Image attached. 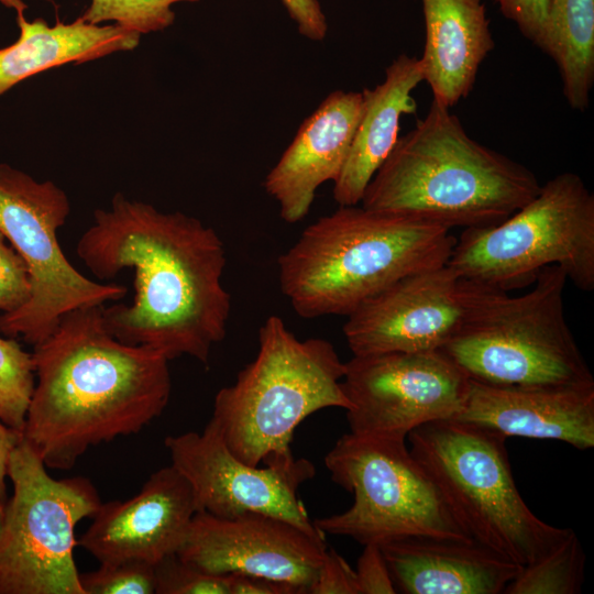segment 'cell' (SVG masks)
Returning <instances> with one entry per match:
<instances>
[{
  "instance_id": "6da1fadb",
  "label": "cell",
  "mask_w": 594,
  "mask_h": 594,
  "mask_svg": "<svg viewBox=\"0 0 594 594\" xmlns=\"http://www.w3.org/2000/svg\"><path fill=\"white\" fill-rule=\"evenodd\" d=\"M76 252L98 279L134 272L133 301L102 308L116 339L154 349L169 361L188 355L209 364L231 311L222 284L224 244L211 227L117 193L110 209L95 210Z\"/></svg>"
},
{
  "instance_id": "7a4b0ae2",
  "label": "cell",
  "mask_w": 594,
  "mask_h": 594,
  "mask_svg": "<svg viewBox=\"0 0 594 594\" xmlns=\"http://www.w3.org/2000/svg\"><path fill=\"white\" fill-rule=\"evenodd\" d=\"M102 308L65 314L33 346L37 382L22 437L47 469L70 470L89 448L140 432L168 404L169 360L116 339Z\"/></svg>"
},
{
  "instance_id": "3957f363",
  "label": "cell",
  "mask_w": 594,
  "mask_h": 594,
  "mask_svg": "<svg viewBox=\"0 0 594 594\" xmlns=\"http://www.w3.org/2000/svg\"><path fill=\"white\" fill-rule=\"evenodd\" d=\"M540 187L530 169L472 139L450 108L431 100L426 117L398 138L361 202L450 230L481 228L508 218Z\"/></svg>"
},
{
  "instance_id": "277c9868",
  "label": "cell",
  "mask_w": 594,
  "mask_h": 594,
  "mask_svg": "<svg viewBox=\"0 0 594 594\" xmlns=\"http://www.w3.org/2000/svg\"><path fill=\"white\" fill-rule=\"evenodd\" d=\"M455 240L436 223L340 206L278 257L280 290L302 318L348 316L400 278L447 264Z\"/></svg>"
},
{
  "instance_id": "5b68a950",
  "label": "cell",
  "mask_w": 594,
  "mask_h": 594,
  "mask_svg": "<svg viewBox=\"0 0 594 594\" xmlns=\"http://www.w3.org/2000/svg\"><path fill=\"white\" fill-rule=\"evenodd\" d=\"M344 373L345 362L331 342L300 340L272 315L258 330L255 359L216 394L211 420L244 463L289 461L294 431L304 419L323 408H351Z\"/></svg>"
},
{
  "instance_id": "8992f818",
  "label": "cell",
  "mask_w": 594,
  "mask_h": 594,
  "mask_svg": "<svg viewBox=\"0 0 594 594\" xmlns=\"http://www.w3.org/2000/svg\"><path fill=\"white\" fill-rule=\"evenodd\" d=\"M410 453L451 516L475 542L518 565L547 553L570 530L539 519L516 487L504 437L457 419L408 433Z\"/></svg>"
},
{
  "instance_id": "52a82bcc",
  "label": "cell",
  "mask_w": 594,
  "mask_h": 594,
  "mask_svg": "<svg viewBox=\"0 0 594 594\" xmlns=\"http://www.w3.org/2000/svg\"><path fill=\"white\" fill-rule=\"evenodd\" d=\"M558 265L542 268L524 295L490 286L441 351L471 380L499 386L594 385L568 324Z\"/></svg>"
},
{
  "instance_id": "ba28073f",
  "label": "cell",
  "mask_w": 594,
  "mask_h": 594,
  "mask_svg": "<svg viewBox=\"0 0 594 594\" xmlns=\"http://www.w3.org/2000/svg\"><path fill=\"white\" fill-rule=\"evenodd\" d=\"M447 264L465 278L508 292L560 266L579 289H594V195L571 172L541 185L497 224L464 229Z\"/></svg>"
},
{
  "instance_id": "9c48e42d",
  "label": "cell",
  "mask_w": 594,
  "mask_h": 594,
  "mask_svg": "<svg viewBox=\"0 0 594 594\" xmlns=\"http://www.w3.org/2000/svg\"><path fill=\"white\" fill-rule=\"evenodd\" d=\"M324 464L331 480L354 496L345 512L314 520L324 535L363 546L411 536L472 540L405 439L349 432L326 454Z\"/></svg>"
},
{
  "instance_id": "30bf717a",
  "label": "cell",
  "mask_w": 594,
  "mask_h": 594,
  "mask_svg": "<svg viewBox=\"0 0 594 594\" xmlns=\"http://www.w3.org/2000/svg\"><path fill=\"white\" fill-rule=\"evenodd\" d=\"M13 485L0 530V594H84L75 528L101 501L86 477L56 480L23 439L8 469Z\"/></svg>"
},
{
  "instance_id": "8fae6325",
  "label": "cell",
  "mask_w": 594,
  "mask_h": 594,
  "mask_svg": "<svg viewBox=\"0 0 594 594\" xmlns=\"http://www.w3.org/2000/svg\"><path fill=\"white\" fill-rule=\"evenodd\" d=\"M70 212L66 193L51 180L0 164V230L25 261L31 298L16 311L0 315V332L35 346L78 308L101 306L123 298L124 285L92 280L65 256L57 231Z\"/></svg>"
},
{
  "instance_id": "7c38bea8",
  "label": "cell",
  "mask_w": 594,
  "mask_h": 594,
  "mask_svg": "<svg viewBox=\"0 0 594 594\" xmlns=\"http://www.w3.org/2000/svg\"><path fill=\"white\" fill-rule=\"evenodd\" d=\"M342 387L350 432L406 439L427 422L454 419L470 378L441 350L353 355Z\"/></svg>"
},
{
  "instance_id": "4fadbf2b",
  "label": "cell",
  "mask_w": 594,
  "mask_h": 594,
  "mask_svg": "<svg viewBox=\"0 0 594 594\" xmlns=\"http://www.w3.org/2000/svg\"><path fill=\"white\" fill-rule=\"evenodd\" d=\"M172 465L190 483L198 512L219 517L258 513L287 520L320 538L298 496L299 486L315 476L306 459L252 466L238 459L210 419L201 432L188 431L164 440Z\"/></svg>"
},
{
  "instance_id": "5bb4252c",
  "label": "cell",
  "mask_w": 594,
  "mask_h": 594,
  "mask_svg": "<svg viewBox=\"0 0 594 594\" xmlns=\"http://www.w3.org/2000/svg\"><path fill=\"white\" fill-rule=\"evenodd\" d=\"M490 286L448 264L407 275L346 316V343L353 355L441 350Z\"/></svg>"
},
{
  "instance_id": "9a60e30c",
  "label": "cell",
  "mask_w": 594,
  "mask_h": 594,
  "mask_svg": "<svg viewBox=\"0 0 594 594\" xmlns=\"http://www.w3.org/2000/svg\"><path fill=\"white\" fill-rule=\"evenodd\" d=\"M326 550L324 538L274 516L197 512L176 554L208 573L262 576L307 594Z\"/></svg>"
},
{
  "instance_id": "2e32d148",
  "label": "cell",
  "mask_w": 594,
  "mask_h": 594,
  "mask_svg": "<svg viewBox=\"0 0 594 594\" xmlns=\"http://www.w3.org/2000/svg\"><path fill=\"white\" fill-rule=\"evenodd\" d=\"M197 512L190 483L170 464L154 472L133 497L101 503L77 544L99 563L155 565L177 553Z\"/></svg>"
},
{
  "instance_id": "e0dca14e",
  "label": "cell",
  "mask_w": 594,
  "mask_h": 594,
  "mask_svg": "<svg viewBox=\"0 0 594 594\" xmlns=\"http://www.w3.org/2000/svg\"><path fill=\"white\" fill-rule=\"evenodd\" d=\"M362 91L330 92L299 125L293 141L264 179L266 193L287 223L309 212L317 189L336 182L346 161L363 111Z\"/></svg>"
},
{
  "instance_id": "ac0fdd59",
  "label": "cell",
  "mask_w": 594,
  "mask_h": 594,
  "mask_svg": "<svg viewBox=\"0 0 594 594\" xmlns=\"http://www.w3.org/2000/svg\"><path fill=\"white\" fill-rule=\"evenodd\" d=\"M454 419L504 438L559 440L587 450L594 447V385L520 387L470 380Z\"/></svg>"
},
{
  "instance_id": "d6986e66",
  "label": "cell",
  "mask_w": 594,
  "mask_h": 594,
  "mask_svg": "<svg viewBox=\"0 0 594 594\" xmlns=\"http://www.w3.org/2000/svg\"><path fill=\"white\" fill-rule=\"evenodd\" d=\"M380 548L405 594H504L521 566L474 540L411 536Z\"/></svg>"
},
{
  "instance_id": "ffe728a7",
  "label": "cell",
  "mask_w": 594,
  "mask_h": 594,
  "mask_svg": "<svg viewBox=\"0 0 594 594\" xmlns=\"http://www.w3.org/2000/svg\"><path fill=\"white\" fill-rule=\"evenodd\" d=\"M426 42L419 57L432 100L451 108L471 92L479 68L494 48L482 0H420Z\"/></svg>"
},
{
  "instance_id": "44dd1931",
  "label": "cell",
  "mask_w": 594,
  "mask_h": 594,
  "mask_svg": "<svg viewBox=\"0 0 594 594\" xmlns=\"http://www.w3.org/2000/svg\"><path fill=\"white\" fill-rule=\"evenodd\" d=\"M421 81L419 57L400 54L386 67L381 84L362 90L363 111L344 166L333 183V199L339 206L361 202L366 186L399 138L400 118L416 112L411 92Z\"/></svg>"
},
{
  "instance_id": "7402d4cb",
  "label": "cell",
  "mask_w": 594,
  "mask_h": 594,
  "mask_svg": "<svg viewBox=\"0 0 594 594\" xmlns=\"http://www.w3.org/2000/svg\"><path fill=\"white\" fill-rule=\"evenodd\" d=\"M0 2L15 10L20 30L13 44L0 48V96L43 70L131 51L140 43L141 34L117 24H90L78 18L50 25L41 18L26 20L22 0Z\"/></svg>"
},
{
  "instance_id": "603a6c76",
  "label": "cell",
  "mask_w": 594,
  "mask_h": 594,
  "mask_svg": "<svg viewBox=\"0 0 594 594\" xmlns=\"http://www.w3.org/2000/svg\"><path fill=\"white\" fill-rule=\"evenodd\" d=\"M547 54L569 106L586 110L594 84V0H549Z\"/></svg>"
},
{
  "instance_id": "cb8c5ba5",
  "label": "cell",
  "mask_w": 594,
  "mask_h": 594,
  "mask_svg": "<svg viewBox=\"0 0 594 594\" xmlns=\"http://www.w3.org/2000/svg\"><path fill=\"white\" fill-rule=\"evenodd\" d=\"M585 554L575 532L568 534L547 553L520 566L504 594H575L584 579Z\"/></svg>"
},
{
  "instance_id": "d4e9b609",
  "label": "cell",
  "mask_w": 594,
  "mask_h": 594,
  "mask_svg": "<svg viewBox=\"0 0 594 594\" xmlns=\"http://www.w3.org/2000/svg\"><path fill=\"white\" fill-rule=\"evenodd\" d=\"M34 385L32 353L0 337V419L9 427L22 431Z\"/></svg>"
},
{
  "instance_id": "484cf974",
  "label": "cell",
  "mask_w": 594,
  "mask_h": 594,
  "mask_svg": "<svg viewBox=\"0 0 594 594\" xmlns=\"http://www.w3.org/2000/svg\"><path fill=\"white\" fill-rule=\"evenodd\" d=\"M197 1L199 0H91L79 18L90 24L111 22L142 35L170 26L175 21L174 4Z\"/></svg>"
},
{
  "instance_id": "4316f807",
  "label": "cell",
  "mask_w": 594,
  "mask_h": 594,
  "mask_svg": "<svg viewBox=\"0 0 594 594\" xmlns=\"http://www.w3.org/2000/svg\"><path fill=\"white\" fill-rule=\"evenodd\" d=\"M84 594H153L154 565L139 560L100 563L99 568L79 572Z\"/></svg>"
},
{
  "instance_id": "83f0119b",
  "label": "cell",
  "mask_w": 594,
  "mask_h": 594,
  "mask_svg": "<svg viewBox=\"0 0 594 594\" xmlns=\"http://www.w3.org/2000/svg\"><path fill=\"white\" fill-rule=\"evenodd\" d=\"M155 594H229L228 574L199 570L172 554L154 565Z\"/></svg>"
},
{
  "instance_id": "f1b7e54d",
  "label": "cell",
  "mask_w": 594,
  "mask_h": 594,
  "mask_svg": "<svg viewBox=\"0 0 594 594\" xmlns=\"http://www.w3.org/2000/svg\"><path fill=\"white\" fill-rule=\"evenodd\" d=\"M7 241L0 230V310L3 314L25 306L32 294L29 267Z\"/></svg>"
},
{
  "instance_id": "f546056e",
  "label": "cell",
  "mask_w": 594,
  "mask_h": 594,
  "mask_svg": "<svg viewBox=\"0 0 594 594\" xmlns=\"http://www.w3.org/2000/svg\"><path fill=\"white\" fill-rule=\"evenodd\" d=\"M502 13L516 23L520 33L548 52L549 0H496Z\"/></svg>"
},
{
  "instance_id": "4dcf8cb0",
  "label": "cell",
  "mask_w": 594,
  "mask_h": 594,
  "mask_svg": "<svg viewBox=\"0 0 594 594\" xmlns=\"http://www.w3.org/2000/svg\"><path fill=\"white\" fill-rule=\"evenodd\" d=\"M307 594H360L355 570L334 549L327 548Z\"/></svg>"
},
{
  "instance_id": "1f68e13d",
  "label": "cell",
  "mask_w": 594,
  "mask_h": 594,
  "mask_svg": "<svg viewBox=\"0 0 594 594\" xmlns=\"http://www.w3.org/2000/svg\"><path fill=\"white\" fill-rule=\"evenodd\" d=\"M355 574L360 594L397 593L378 544H364V549L358 560Z\"/></svg>"
},
{
  "instance_id": "d6a6232c",
  "label": "cell",
  "mask_w": 594,
  "mask_h": 594,
  "mask_svg": "<svg viewBox=\"0 0 594 594\" xmlns=\"http://www.w3.org/2000/svg\"><path fill=\"white\" fill-rule=\"evenodd\" d=\"M306 38L320 42L326 38L328 23L319 0H280Z\"/></svg>"
},
{
  "instance_id": "836d02e7",
  "label": "cell",
  "mask_w": 594,
  "mask_h": 594,
  "mask_svg": "<svg viewBox=\"0 0 594 594\" xmlns=\"http://www.w3.org/2000/svg\"><path fill=\"white\" fill-rule=\"evenodd\" d=\"M229 594H298L292 585L262 576L228 574Z\"/></svg>"
},
{
  "instance_id": "e575fe53",
  "label": "cell",
  "mask_w": 594,
  "mask_h": 594,
  "mask_svg": "<svg viewBox=\"0 0 594 594\" xmlns=\"http://www.w3.org/2000/svg\"><path fill=\"white\" fill-rule=\"evenodd\" d=\"M21 439L22 431L9 427L0 419V497L4 499L10 458Z\"/></svg>"
},
{
  "instance_id": "d590c367",
  "label": "cell",
  "mask_w": 594,
  "mask_h": 594,
  "mask_svg": "<svg viewBox=\"0 0 594 594\" xmlns=\"http://www.w3.org/2000/svg\"><path fill=\"white\" fill-rule=\"evenodd\" d=\"M6 499L0 497V530H1V526H2V522H3V517H4V510H6Z\"/></svg>"
}]
</instances>
